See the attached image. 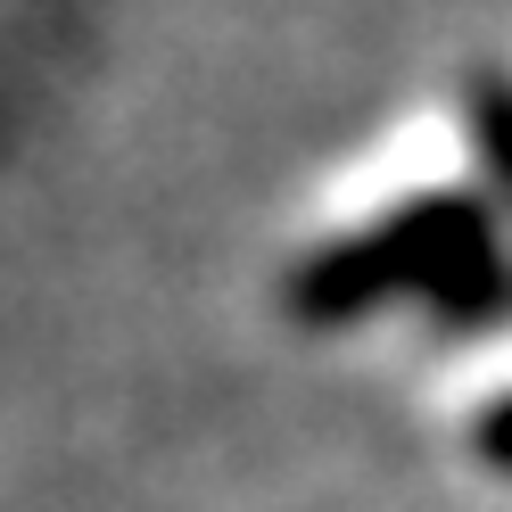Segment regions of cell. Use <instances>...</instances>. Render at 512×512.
Returning a JSON list of instances; mask_svg holds the SVG:
<instances>
[{
    "mask_svg": "<svg viewBox=\"0 0 512 512\" xmlns=\"http://www.w3.org/2000/svg\"><path fill=\"white\" fill-rule=\"evenodd\" d=\"M281 306L306 331H347L380 306H422L446 339H488L496 323H512V248L496 199L455 182L413 190V199L314 240L281 281Z\"/></svg>",
    "mask_w": 512,
    "mask_h": 512,
    "instance_id": "6da1fadb",
    "label": "cell"
},
{
    "mask_svg": "<svg viewBox=\"0 0 512 512\" xmlns=\"http://www.w3.org/2000/svg\"><path fill=\"white\" fill-rule=\"evenodd\" d=\"M463 133H471V157L488 174V190L512 207V75L504 67H479L463 83Z\"/></svg>",
    "mask_w": 512,
    "mask_h": 512,
    "instance_id": "7a4b0ae2",
    "label": "cell"
}]
</instances>
